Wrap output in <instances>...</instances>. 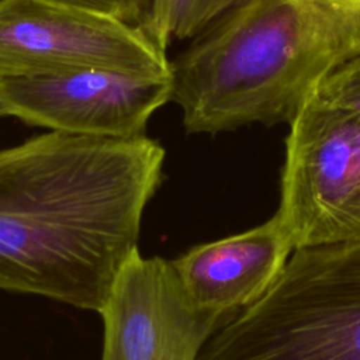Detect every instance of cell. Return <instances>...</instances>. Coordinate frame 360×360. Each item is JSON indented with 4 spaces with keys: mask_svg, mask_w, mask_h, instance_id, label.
Masks as SVG:
<instances>
[{
    "mask_svg": "<svg viewBox=\"0 0 360 360\" xmlns=\"http://www.w3.org/2000/svg\"><path fill=\"white\" fill-rule=\"evenodd\" d=\"M166 152L49 131L0 149V288L100 312L138 250Z\"/></svg>",
    "mask_w": 360,
    "mask_h": 360,
    "instance_id": "obj_1",
    "label": "cell"
},
{
    "mask_svg": "<svg viewBox=\"0 0 360 360\" xmlns=\"http://www.w3.org/2000/svg\"><path fill=\"white\" fill-rule=\"evenodd\" d=\"M360 58V0H240L170 62L188 134L290 122L319 83Z\"/></svg>",
    "mask_w": 360,
    "mask_h": 360,
    "instance_id": "obj_2",
    "label": "cell"
},
{
    "mask_svg": "<svg viewBox=\"0 0 360 360\" xmlns=\"http://www.w3.org/2000/svg\"><path fill=\"white\" fill-rule=\"evenodd\" d=\"M197 360H360V239L294 249L274 284Z\"/></svg>",
    "mask_w": 360,
    "mask_h": 360,
    "instance_id": "obj_3",
    "label": "cell"
},
{
    "mask_svg": "<svg viewBox=\"0 0 360 360\" xmlns=\"http://www.w3.org/2000/svg\"><path fill=\"white\" fill-rule=\"evenodd\" d=\"M277 218L294 249L360 239V115L311 94L288 122Z\"/></svg>",
    "mask_w": 360,
    "mask_h": 360,
    "instance_id": "obj_4",
    "label": "cell"
},
{
    "mask_svg": "<svg viewBox=\"0 0 360 360\" xmlns=\"http://www.w3.org/2000/svg\"><path fill=\"white\" fill-rule=\"evenodd\" d=\"M93 69L172 77L141 27L51 0H0V80Z\"/></svg>",
    "mask_w": 360,
    "mask_h": 360,
    "instance_id": "obj_5",
    "label": "cell"
},
{
    "mask_svg": "<svg viewBox=\"0 0 360 360\" xmlns=\"http://www.w3.org/2000/svg\"><path fill=\"white\" fill-rule=\"evenodd\" d=\"M4 115L49 131L136 138L172 101V77H138L110 70L0 80Z\"/></svg>",
    "mask_w": 360,
    "mask_h": 360,
    "instance_id": "obj_6",
    "label": "cell"
},
{
    "mask_svg": "<svg viewBox=\"0 0 360 360\" xmlns=\"http://www.w3.org/2000/svg\"><path fill=\"white\" fill-rule=\"evenodd\" d=\"M98 314L101 360H197L204 342L226 321L191 305L172 260L143 257L139 249Z\"/></svg>",
    "mask_w": 360,
    "mask_h": 360,
    "instance_id": "obj_7",
    "label": "cell"
},
{
    "mask_svg": "<svg viewBox=\"0 0 360 360\" xmlns=\"http://www.w3.org/2000/svg\"><path fill=\"white\" fill-rule=\"evenodd\" d=\"M292 252L294 245L274 214L245 232L195 245L172 264L193 307L229 319L266 294Z\"/></svg>",
    "mask_w": 360,
    "mask_h": 360,
    "instance_id": "obj_8",
    "label": "cell"
},
{
    "mask_svg": "<svg viewBox=\"0 0 360 360\" xmlns=\"http://www.w3.org/2000/svg\"><path fill=\"white\" fill-rule=\"evenodd\" d=\"M240 0H152L149 15L141 27L162 49L174 39H188Z\"/></svg>",
    "mask_w": 360,
    "mask_h": 360,
    "instance_id": "obj_9",
    "label": "cell"
},
{
    "mask_svg": "<svg viewBox=\"0 0 360 360\" xmlns=\"http://www.w3.org/2000/svg\"><path fill=\"white\" fill-rule=\"evenodd\" d=\"M314 94L360 115V58L342 65L328 75Z\"/></svg>",
    "mask_w": 360,
    "mask_h": 360,
    "instance_id": "obj_10",
    "label": "cell"
},
{
    "mask_svg": "<svg viewBox=\"0 0 360 360\" xmlns=\"http://www.w3.org/2000/svg\"><path fill=\"white\" fill-rule=\"evenodd\" d=\"M65 6L108 15L122 22L142 27L146 21L152 0H51Z\"/></svg>",
    "mask_w": 360,
    "mask_h": 360,
    "instance_id": "obj_11",
    "label": "cell"
},
{
    "mask_svg": "<svg viewBox=\"0 0 360 360\" xmlns=\"http://www.w3.org/2000/svg\"><path fill=\"white\" fill-rule=\"evenodd\" d=\"M0 117H4V111H3V105H1V101H0Z\"/></svg>",
    "mask_w": 360,
    "mask_h": 360,
    "instance_id": "obj_12",
    "label": "cell"
}]
</instances>
